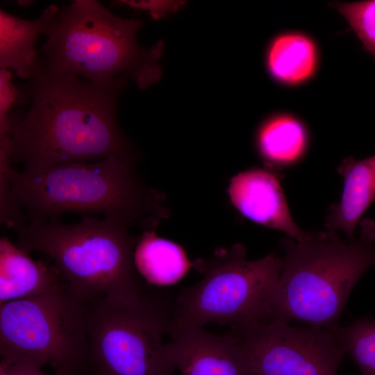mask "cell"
<instances>
[{
  "label": "cell",
  "mask_w": 375,
  "mask_h": 375,
  "mask_svg": "<svg viewBox=\"0 0 375 375\" xmlns=\"http://www.w3.org/2000/svg\"><path fill=\"white\" fill-rule=\"evenodd\" d=\"M233 330L254 375H338L347 353L335 334L320 327L266 320Z\"/></svg>",
  "instance_id": "obj_9"
},
{
  "label": "cell",
  "mask_w": 375,
  "mask_h": 375,
  "mask_svg": "<svg viewBox=\"0 0 375 375\" xmlns=\"http://www.w3.org/2000/svg\"><path fill=\"white\" fill-rule=\"evenodd\" d=\"M116 219L82 215L67 224L53 219L12 228L15 244L52 260L69 291L85 306L108 299L134 302L144 294L133 254L139 236Z\"/></svg>",
  "instance_id": "obj_5"
},
{
  "label": "cell",
  "mask_w": 375,
  "mask_h": 375,
  "mask_svg": "<svg viewBox=\"0 0 375 375\" xmlns=\"http://www.w3.org/2000/svg\"><path fill=\"white\" fill-rule=\"evenodd\" d=\"M66 288L53 264L32 259L8 237H1L0 303Z\"/></svg>",
  "instance_id": "obj_12"
},
{
  "label": "cell",
  "mask_w": 375,
  "mask_h": 375,
  "mask_svg": "<svg viewBox=\"0 0 375 375\" xmlns=\"http://www.w3.org/2000/svg\"><path fill=\"white\" fill-rule=\"evenodd\" d=\"M0 354L78 375L90 362L86 306L67 288L0 303Z\"/></svg>",
  "instance_id": "obj_7"
},
{
  "label": "cell",
  "mask_w": 375,
  "mask_h": 375,
  "mask_svg": "<svg viewBox=\"0 0 375 375\" xmlns=\"http://www.w3.org/2000/svg\"><path fill=\"white\" fill-rule=\"evenodd\" d=\"M59 8L47 7L34 19H25L0 10V67L12 69L19 77L31 80L40 67L35 44L45 35Z\"/></svg>",
  "instance_id": "obj_13"
},
{
  "label": "cell",
  "mask_w": 375,
  "mask_h": 375,
  "mask_svg": "<svg viewBox=\"0 0 375 375\" xmlns=\"http://www.w3.org/2000/svg\"><path fill=\"white\" fill-rule=\"evenodd\" d=\"M143 22L120 17L94 0H75L60 8L40 49V67L106 85L121 76L140 89L159 81L162 44L143 47Z\"/></svg>",
  "instance_id": "obj_4"
},
{
  "label": "cell",
  "mask_w": 375,
  "mask_h": 375,
  "mask_svg": "<svg viewBox=\"0 0 375 375\" xmlns=\"http://www.w3.org/2000/svg\"><path fill=\"white\" fill-rule=\"evenodd\" d=\"M96 84L72 74L39 67L20 86L11 116V165L42 169L115 157L133 165L138 153L118 124L117 106L127 81Z\"/></svg>",
  "instance_id": "obj_1"
},
{
  "label": "cell",
  "mask_w": 375,
  "mask_h": 375,
  "mask_svg": "<svg viewBox=\"0 0 375 375\" xmlns=\"http://www.w3.org/2000/svg\"><path fill=\"white\" fill-rule=\"evenodd\" d=\"M134 165L110 157L42 169L12 167L6 217L41 223L67 212H91L153 230L166 215L161 197L143 184Z\"/></svg>",
  "instance_id": "obj_2"
},
{
  "label": "cell",
  "mask_w": 375,
  "mask_h": 375,
  "mask_svg": "<svg viewBox=\"0 0 375 375\" xmlns=\"http://www.w3.org/2000/svg\"><path fill=\"white\" fill-rule=\"evenodd\" d=\"M333 6L347 21L364 49L375 58V0L339 2Z\"/></svg>",
  "instance_id": "obj_19"
},
{
  "label": "cell",
  "mask_w": 375,
  "mask_h": 375,
  "mask_svg": "<svg viewBox=\"0 0 375 375\" xmlns=\"http://www.w3.org/2000/svg\"><path fill=\"white\" fill-rule=\"evenodd\" d=\"M20 101V87L12 81L11 71L0 69V136L9 135L11 116Z\"/></svg>",
  "instance_id": "obj_20"
},
{
  "label": "cell",
  "mask_w": 375,
  "mask_h": 375,
  "mask_svg": "<svg viewBox=\"0 0 375 375\" xmlns=\"http://www.w3.org/2000/svg\"><path fill=\"white\" fill-rule=\"evenodd\" d=\"M94 375H99V374H95Z\"/></svg>",
  "instance_id": "obj_22"
},
{
  "label": "cell",
  "mask_w": 375,
  "mask_h": 375,
  "mask_svg": "<svg viewBox=\"0 0 375 375\" xmlns=\"http://www.w3.org/2000/svg\"><path fill=\"white\" fill-rule=\"evenodd\" d=\"M0 372L4 375H51L45 373L42 367L28 362L8 363L1 360ZM53 375H60L54 374Z\"/></svg>",
  "instance_id": "obj_21"
},
{
  "label": "cell",
  "mask_w": 375,
  "mask_h": 375,
  "mask_svg": "<svg viewBox=\"0 0 375 375\" xmlns=\"http://www.w3.org/2000/svg\"><path fill=\"white\" fill-rule=\"evenodd\" d=\"M338 172L343 179L342 195L329 207L325 226L341 229L351 239L360 217L375 200V155L362 160L349 156L341 162Z\"/></svg>",
  "instance_id": "obj_14"
},
{
  "label": "cell",
  "mask_w": 375,
  "mask_h": 375,
  "mask_svg": "<svg viewBox=\"0 0 375 375\" xmlns=\"http://www.w3.org/2000/svg\"><path fill=\"white\" fill-rule=\"evenodd\" d=\"M331 330L344 345L362 375H375V318L363 317Z\"/></svg>",
  "instance_id": "obj_18"
},
{
  "label": "cell",
  "mask_w": 375,
  "mask_h": 375,
  "mask_svg": "<svg viewBox=\"0 0 375 375\" xmlns=\"http://www.w3.org/2000/svg\"><path fill=\"white\" fill-rule=\"evenodd\" d=\"M317 63L315 42L301 33L278 35L267 48V69L276 81L285 85H296L308 81L314 75Z\"/></svg>",
  "instance_id": "obj_16"
},
{
  "label": "cell",
  "mask_w": 375,
  "mask_h": 375,
  "mask_svg": "<svg viewBox=\"0 0 375 375\" xmlns=\"http://www.w3.org/2000/svg\"><path fill=\"white\" fill-rule=\"evenodd\" d=\"M133 260L137 272L149 283L167 285L178 281L191 263L178 244L158 237L154 230L139 236Z\"/></svg>",
  "instance_id": "obj_17"
},
{
  "label": "cell",
  "mask_w": 375,
  "mask_h": 375,
  "mask_svg": "<svg viewBox=\"0 0 375 375\" xmlns=\"http://www.w3.org/2000/svg\"><path fill=\"white\" fill-rule=\"evenodd\" d=\"M167 354L181 375H254L238 333H210L203 326L170 329Z\"/></svg>",
  "instance_id": "obj_10"
},
{
  "label": "cell",
  "mask_w": 375,
  "mask_h": 375,
  "mask_svg": "<svg viewBox=\"0 0 375 375\" xmlns=\"http://www.w3.org/2000/svg\"><path fill=\"white\" fill-rule=\"evenodd\" d=\"M255 142L267 169L278 173L298 165L304 158L309 135L299 119L288 114H278L262 123Z\"/></svg>",
  "instance_id": "obj_15"
},
{
  "label": "cell",
  "mask_w": 375,
  "mask_h": 375,
  "mask_svg": "<svg viewBox=\"0 0 375 375\" xmlns=\"http://www.w3.org/2000/svg\"><path fill=\"white\" fill-rule=\"evenodd\" d=\"M309 233L304 240L285 235L280 242L283 267L268 320L331 329L358 281L375 264V222L363 219L358 237L344 240L334 230Z\"/></svg>",
  "instance_id": "obj_3"
},
{
  "label": "cell",
  "mask_w": 375,
  "mask_h": 375,
  "mask_svg": "<svg viewBox=\"0 0 375 375\" xmlns=\"http://www.w3.org/2000/svg\"><path fill=\"white\" fill-rule=\"evenodd\" d=\"M194 264L203 278L181 290L172 309L169 330L209 323L239 329L268 320L282 256L271 253L247 260L244 247L236 244L217 249L209 258Z\"/></svg>",
  "instance_id": "obj_6"
},
{
  "label": "cell",
  "mask_w": 375,
  "mask_h": 375,
  "mask_svg": "<svg viewBox=\"0 0 375 375\" xmlns=\"http://www.w3.org/2000/svg\"><path fill=\"white\" fill-rule=\"evenodd\" d=\"M90 362L99 375H172L167 354L172 310L143 294L134 302L86 306Z\"/></svg>",
  "instance_id": "obj_8"
},
{
  "label": "cell",
  "mask_w": 375,
  "mask_h": 375,
  "mask_svg": "<svg viewBox=\"0 0 375 375\" xmlns=\"http://www.w3.org/2000/svg\"><path fill=\"white\" fill-rule=\"evenodd\" d=\"M281 174L251 168L233 176L227 192L232 205L247 219L278 230L297 240L308 238L293 220L281 185Z\"/></svg>",
  "instance_id": "obj_11"
}]
</instances>
